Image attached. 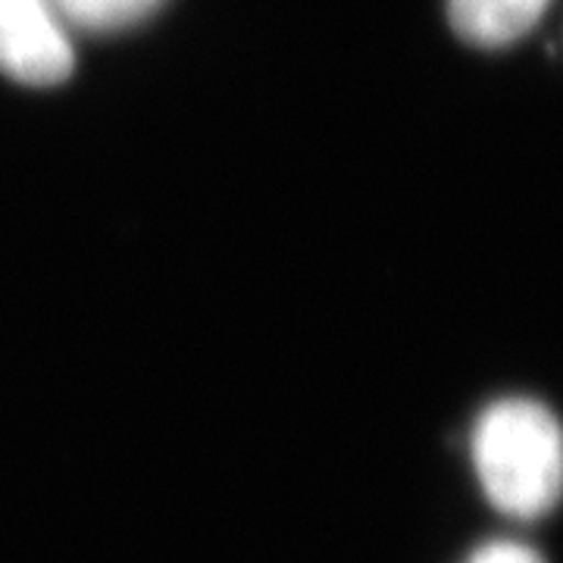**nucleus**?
I'll use <instances>...</instances> for the list:
<instances>
[{
    "instance_id": "nucleus-5",
    "label": "nucleus",
    "mask_w": 563,
    "mask_h": 563,
    "mask_svg": "<svg viewBox=\"0 0 563 563\" xmlns=\"http://www.w3.org/2000/svg\"><path fill=\"white\" fill-rule=\"evenodd\" d=\"M470 563H544L532 548H526V544L517 542H495L483 548V551H476Z\"/></svg>"
},
{
    "instance_id": "nucleus-2",
    "label": "nucleus",
    "mask_w": 563,
    "mask_h": 563,
    "mask_svg": "<svg viewBox=\"0 0 563 563\" xmlns=\"http://www.w3.org/2000/svg\"><path fill=\"white\" fill-rule=\"evenodd\" d=\"M0 69L41 88L73 73V44L51 0H0Z\"/></svg>"
},
{
    "instance_id": "nucleus-1",
    "label": "nucleus",
    "mask_w": 563,
    "mask_h": 563,
    "mask_svg": "<svg viewBox=\"0 0 563 563\" xmlns=\"http://www.w3.org/2000/svg\"><path fill=\"white\" fill-rule=\"evenodd\" d=\"M473 461L488 501L507 517L536 520L561 501L563 426L544 404H492L476 422Z\"/></svg>"
},
{
    "instance_id": "nucleus-3",
    "label": "nucleus",
    "mask_w": 563,
    "mask_h": 563,
    "mask_svg": "<svg viewBox=\"0 0 563 563\" xmlns=\"http://www.w3.org/2000/svg\"><path fill=\"white\" fill-rule=\"evenodd\" d=\"M551 0H448L451 25L479 47H507L542 20Z\"/></svg>"
},
{
    "instance_id": "nucleus-4",
    "label": "nucleus",
    "mask_w": 563,
    "mask_h": 563,
    "mask_svg": "<svg viewBox=\"0 0 563 563\" xmlns=\"http://www.w3.org/2000/svg\"><path fill=\"white\" fill-rule=\"evenodd\" d=\"M63 22H76L91 32H110L151 16L163 0H51Z\"/></svg>"
}]
</instances>
